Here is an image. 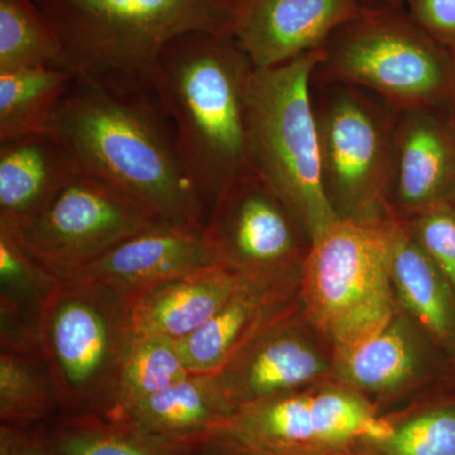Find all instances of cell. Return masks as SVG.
<instances>
[{"label": "cell", "instance_id": "cell-33", "mask_svg": "<svg viewBox=\"0 0 455 455\" xmlns=\"http://www.w3.org/2000/svg\"><path fill=\"white\" fill-rule=\"evenodd\" d=\"M250 451L251 455H309V454H296V453H281V451H260V449L245 448Z\"/></svg>", "mask_w": 455, "mask_h": 455}, {"label": "cell", "instance_id": "cell-4", "mask_svg": "<svg viewBox=\"0 0 455 455\" xmlns=\"http://www.w3.org/2000/svg\"><path fill=\"white\" fill-rule=\"evenodd\" d=\"M401 220H338L311 238L302 265L305 316L334 348L355 346L397 315L392 259Z\"/></svg>", "mask_w": 455, "mask_h": 455}, {"label": "cell", "instance_id": "cell-30", "mask_svg": "<svg viewBox=\"0 0 455 455\" xmlns=\"http://www.w3.org/2000/svg\"><path fill=\"white\" fill-rule=\"evenodd\" d=\"M410 16L451 53L455 62V0H409Z\"/></svg>", "mask_w": 455, "mask_h": 455}, {"label": "cell", "instance_id": "cell-17", "mask_svg": "<svg viewBox=\"0 0 455 455\" xmlns=\"http://www.w3.org/2000/svg\"><path fill=\"white\" fill-rule=\"evenodd\" d=\"M293 283L245 276L223 307L196 333L176 341L188 372L220 373L254 338L292 315Z\"/></svg>", "mask_w": 455, "mask_h": 455}, {"label": "cell", "instance_id": "cell-3", "mask_svg": "<svg viewBox=\"0 0 455 455\" xmlns=\"http://www.w3.org/2000/svg\"><path fill=\"white\" fill-rule=\"evenodd\" d=\"M238 0H35L65 68L123 94L155 92L164 47L194 32L232 33Z\"/></svg>", "mask_w": 455, "mask_h": 455}, {"label": "cell", "instance_id": "cell-21", "mask_svg": "<svg viewBox=\"0 0 455 455\" xmlns=\"http://www.w3.org/2000/svg\"><path fill=\"white\" fill-rule=\"evenodd\" d=\"M60 278L47 271L23 244L17 224L0 220V347L41 352L42 307Z\"/></svg>", "mask_w": 455, "mask_h": 455}, {"label": "cell", "instance_id": "cell-19", "mask_svg": "<svg viewBox=\"0 0 455 455\" xmlns=\"http://www.w3.org/2000/svg\"><path fill=\"white\" fill-rule=\"evenodd\" d=\"M79 171L73 156L49 133L0 140V220H31Z\"/></svg>", "mask_w": 455, "mask_h": 455}, {"label": "cell", "instance_id": "cell-9", "mask_svg": "<svg viewBox=\"0 0 455 455\" xmlns=\"http://www.w3.org/2000/svg\"><path fill=\"white\" fill-rule=\"evenodd\" d=\"M161 224L166 223L145 206L80 170L44 211L17 227L28 252L62 280Z\"/></svg>", "mask_w": 455, "mask_h": 455}, {"label": "cell", "instance_id": "cell-2", "mask_svg": "<svg viewBox=\"0 0 455 455\" xmlns=\"http://www.w3.org/2000/svg\"><path fill=\"white\" fill-rule=\"evenodd\" d=\"M254 68L232 33H188L158 61L155 94L206 214L250 171L247 92Z\"/></svg>", "mask_w": 455, "mask_h": 455}, {"label": "cell", "instance_id": "cell-32", "mask_svg": "<svg viewBox=\"0 0 455 455\" xmlns=\"http://www.w3.org/2000/svg\"><path fill=\"white\" fill-rule=\"evenodd\" d=\"M173 455H251L250 451L227 436H212L180 449Z\"/></svg>", "mask_w": 455, "mask_h": 455}, {"label": "cell", "instance_id": "cell-31", "mask_svg": "<svg viewBox=\"0 0 455 455\" xmlns=\"http://www.w3.org/2000/svg\"><path fill=\"white\" fill-rule=\"evenodd\" d=\"M0 455H60L49 427L44 424L31 427H0Z\"/></svg>", "mask_w": 455, "mask_h": 455}, {"label": "cell", "instance_id": "cell-35", "mask_svg": "<svg viewBox=\"0 0 455 455\" xmlns=\"http://www.w3.org/2000/svg\"><path fill=\"white\" fill-rule=\"evenodd\" d=\"M381 2H401V0H381Z\"/></svg>", "mask_w": 455, "mask_h": 455}, {"label": "cell", "instance_id": "cell-5", "mask_svg": "<svg viewBox=\"0 0 455 455\" xmlns=\"http://www.w3.org/2000/svg\"><path fill=\"white\" fill-rule=\"evenodd\" d=\"M323 47L254 68L247 92L248 166L289 206L310 238L339 220L325 196L311 80Z\"/></svg>", "mask_w": 455, "mask_h": 455}, {"label": "cell", "instance_id": "cell-22", "mask_svg": "<svg viewBox=\"0 0 455 455\" xmlns=\"http://www.w3.org/2000/svg\"><path fill=\"white\" fill-rule=\"evenodd\" d=\"M392 259L396 298L419 325L440 343L455 347V295L444 275L401 220Z\"/></svg>", "mask_w": 455, "mask_h": 455}, {"label": "cell", "instance_id": "cell-26", "mask_svg": "<svg viewBox=\"0 0 455 455\" xmlns=\"http://www.w3.org/2000/svg\"><path fill=\"white\" fill-rule=\"evenodd\" d=\"M65 68L61 44L35 0H0V71Z\"/></svg>", "mask_w": 455, "mask_h": 455}, {"label": "cell", "instance_id": "cell-11", "mask_svg": "<svg viewBox=\"0 0 455 455\" xmlns=\"http://www.w3.org/2000/svg\"><path fill=\"white\" fill-rule=\"evenodd\" d=\"M204 233L218 260L245 276L300 283L310 235L253 171L239 176L218 197Z\"/></svg>", "mask_w": 455, "mask_h": 455}, {"label": "cell", "instance_id": "cell-12", "mask_svg": "<svg viewBox=\"0 0 455 455\" xmlns=\"http://www.w3.org/2000/svg\"><path fill=\"white\" fill-rule=\"evenodd\" d=\"M455 202V121L451 109L398 112L387 188L398 220Z\"/></svg>", "mask_w": 455, "mask_h": 455}, {"label": "cell", "instance_id": "cell-25", "mask_svg": "<svg viewBox=\"0 0 455 455\" xmlns=\"http://www.w3.org/2000/svg\"><path fill=\"white\" fill-rule=\"evenodd\" d=\"M188 372L175 340L134 334L119 372L112 403L103 418L187 379Z\"/></svg>", "mask_w": 455, "mask_h": 455}, {"label": "cell", "instance_id": "cell-16", "mask_svg": "<svg viewBox=\"0 0 455 455\" xmlns=\"http://www.w3.org/2000/svg\"><path fill=\"white\" fill-rule=\"evenodd\" d=\"M236 410L224 390L220 373H191L104 419L160 447L182 449L220 435Z\"/></svg>", "mask_w": 455, "mask_h": 455}, {"label": "cell", "instance_id": "cell-24", "mask_svg": "<svg viewBox=\"0 0 455 455\" xmlns=\"http://www.w3.org/2000/svg\"><path fill=\"white\" fill-rule=\"evenodd\" d=\"M60 411L52 377L41 352H0V420L9 427L44 424Z\"/></svg>", "mask_w": 455, "mask_h": 455}, {"label": "cell", "instance_id": "cell-14", "mask_svg": "<svg viewBox=\"0 0 455 455\" xmlns=\"http://www.w3.org/2000/svg\"><path fill=\"white\" fill-rule=\"evenodd\" d=\"M292 316L262 331L220 372L236 409L304 390L333 372V358L326 357Z\"/></svg>", "mask_w": 455, "mask_h": 455}, {"label": "cell", "instance_id": "cell-6", "mask_svg": "<svg viewBox=\"0 0 455 455\" xmlns=\"http://www.w3.org/2000/svg\"><path fill=\"white\" fill-rule=\"evenodd\" d=\"M313 80L368 90L398 112L455 108L453 57L411 16L383 9L362 8L331 35Z\"/></svg>", "mask_w": 455, "mask_h": 455}, {"label": "cell", "instance_id": "cell-28", "mask_svg": "<svg viewBox=\"0 0 455 455\" xmlns=\"http://www.w3.org/2000/svg\"><path fill=\"white\" fill-rule=\"evenodd\" d=\"M359 444L377 455H455V406L429 410Z\"/></svg>", "mask_w": 455, "mask_h": 455}, {"label": "cell", "instance_id": "cell-34", "mask_svg": "<svg viewBox=\"0 0 455 455\" xmlns=\"http://www.w3.org/2000/svg\"><path fill=\"white\" fill-rule=\"evenodd\" d=\"M363 448V451H353V447L347 449V451H338V453L331 454V455H377L374 454L373 451H368L367 448Z\"/></svg>", "mask_w": 455, "mask_h": 455}, {"label": "cell", "instance_id": "cell-36", "mask_svg": "<svg viewBox=\"0 0 455 455\" xmlns=\"http://www.w3.org/2000/svg\"><path fill=\"white\" fill-rule=\"evenodd\" d=\"M453 116H454V121H455V108H454V110H453Z\"/></svg>", "mask_w": 455, "mask_h": 455}, {"label": "cell", "instance_id": "cell-13", "mask_svg": "<svg viewBox=\"0 0 455 455\" xmlns=\"http://www.w3.org/2000/svg\"><path fill=\"white\" fill-rule=\"evenodd\" d=\"M359 0H238L233 36L257 68L320 49L361 12Z\"/></svg>", "mask_w": 455, "mask_h": 455}, {"label": "cell", "instance_id": "cell-10", "mask_svg": "<svg viewBox=\"0 0 455 455\" xmlns=\"http://www.w3.org/2000/svg\"><path fill=\"white\" fill-rule=\"evenodd\" d=\"M390 427L363 395L344 386L304 388L239 407L220 435L244 448L331 455L382 438Z\"/></svg>", "mask_w": 455, "mask_h": 455}, {"label": "cell", "instance_id": "cell-7", "mask_svg": "<svg viewBox=\"0 0 455 455\" xmlns=\"http://www.w3.org/2000/svg\"><path fill=\"white\" fill-rule=\"evenodd\" d=\"M133 337L131 298L59 281L42 307L38 339L61 415H104Z\"/></svg>", "mask_w": 455, "mask_h": 455}, {"label": "cell", "instance_id": "cell-29", "mask_svg": "<svg viewBox=\"0 0 455 455\" xmlns=\"http://www.w3.org/2000/svg\"><path fill=\"white\" fill-rule=\"evenodd\" d=\"M401 220L438 266L455 295V202L439 204Z\"/></svg>", "mask_w": 455, "mask_h": 455}, {"label": "cell", "instance_id": "cell-27", "mask_svg": "<svg viewBox=\"0 0 455 455\" xmlns=\"http://www.w3.org/2000/svg\"><path fill=\"white\" fill-rule=\"evenodd\" d=\"M60 455H173L123 425L99 415H61L50 429Z\"/></svg>", "mask_w": 455, "mask_h": 455}, {"label": "cell", "instance_id": "cell-8", "mask_svg": "<svg viewBox=\"0 0 455 455\" xmlns=\"http://www.w3.org/2000/svg\"><path fill=\"white\" fill-rule=\"evenodd\" d=\"M323 188L339 220L391 215L387 188L398 110L373 92L311 80Z\"/></svg>", "mask_w": 455, "mask_h": 455}, {"label": "cell", "instance_id": "cell-15", "mask_svg": "<svg viewBox=\"0 0 455 455\" xmlns=\"http://www.w3.org/2000/svg\"><path fill=\"white\" fill-rule=\"evenodd\" d=\"M218 263L204 230L161 224L125 239L62 280L98 284L133 300L163 281Z\"/></svg>", "mask_w": 455, "mask_h": 455}, {"label": "cell", "instance_id": "cell-18", "mask_svg": "<svg viewBox=\"0 0 455 455\" xmlns=\"http://www.w3.org/2000/svg\"><path fill=\"white\" fill-rule=\"evenodd\" d=\"M244 278L218 263L156 284L132 300L134 334L185 339L226 305Z\"/></svg>", "mask_w": 455, "mask_h": 455}, {"label": "cell", "instance_id": "cell-1", "mask_svg": "<svg viewBox=\"0 0 455 455\" xmlns=\"http://www.w3.org/2000/svg\"><path fill=\"white\" fill-rule=\"evenodd\" d=\"M47 133L68 149L80 170L130 196L164 223L205 230V206L155 92L123 94L75 77Z\"/></svg>", "mask_w": 455, "mask_h": 455}, {"label": "cell", "instance_id": "cell-20", "mask_svg": "<svg viewBox=\"0 0 455 455\" xmlns=\"http://www.w3.org/2000/svg\"><path fill=\"white\" fill-rule=\"evenodd\" d=\"M427 368L423 338L398 314L379 333L355 346L335 348L333 355V373L358 394H397L421 379Z\"/></svg>", "mask_w": 455, "mask_h": 455}, {"label": "cell", "instance_id": "cell-23", "mask_svg": "<svg viewBox=\"0 0 455 455\" xmlns=\"http://www.w3.org/2000/svg\"><path fill=\"white\" fill-rule=\"evenodd\" d=\"M75 82L65 68L0 71V140L42 134Z\"/></svg>", "mask_w": 455, "mask_h": 455}]
</instances>
